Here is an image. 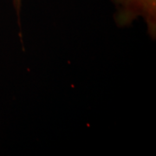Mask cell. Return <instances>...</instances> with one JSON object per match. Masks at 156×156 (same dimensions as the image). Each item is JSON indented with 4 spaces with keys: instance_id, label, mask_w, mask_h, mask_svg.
I'll list each match as a JSON object with an SVG mask.
<instances>
[{
    "instance_id": "obj_1",
    "label": "cell",
    "mask_w": 156,
    "mask_h": 156,
    "mask_svg": "<svg viewBox=\"0 0 156 156\" xmlns=\"http://www.w3.org/2000/svg\"><path fill=\"white\" fill-rule=\"evenodd\" d=\"M117 8L116 20L120 26L128 25L136 17L146 20L148 33L154 38L156 31V0H112Z\"/></svg>"
},
{
    "instance_id": "obj_2",
    "label": "cell",
    "mask_w": 156,
    "mask_h": 156,
    "mask_svg": "<svg viewBox=\"0 0 156 156\" xmlns=\"http://www.w3.org/2000/svg\"><path fill=\"white\" fill-rule=\"evenodd\" d=\"M12 1H13V5L15 7V10L17 11V15L18 16L20 13V10H21L23 0H12Z\"/></svg>"
}]
</instances>
